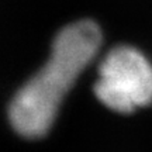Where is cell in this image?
<instances>
[{
  "label": "cell",
  "instance_id": "6da1fadb",
  "mask_svg": "<svg viewBox=\"0 0 152 152\" xmlns=\"http://www.w3.org/2000/svg\"><path fill=\"white\" fill-rule=\"evenodd\" d=\"M100 44V30L89 20L73 23L55 37L47 64L10 104V121L18 134L39 138L48 132L64 97L96 56Z\"/></svg>",
  "mask_w": 152,
  "mask_h": 152
},
{
  "label": "cell",
  "instance_id": "7a4b0ae2",
  "mask_svg": "<svg viewBox=\"0 0 152 152\" xmlns=\"http://www.w3.org/2000/svg\"><path fill=\"white\" fill-rule=\"evenodd\" d=\"M97 99L109 109L131 113L152 102V65L132 47L113 48L99 66Z\"/></svg>",
  "mask_w": 152,
  "mask_h": 152
}]
</instances>
